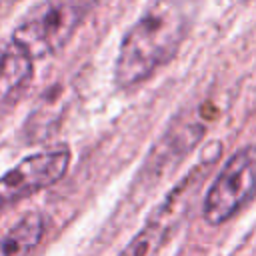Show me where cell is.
I'll return each mask as SVG.
<instances>
[{
	"instance_id": "8992f818",
	"label": "cell",
	"mask_w": 256,
	"mask_h": 256,
	"mask_svg": "<svg viewBox=\"0 0 256 256\" xmlns=\"http://www.w3.org/2000/svg\"><path fill=\"white\" fill-rule=\"evenodd\" d=\"M32 76V58L14 42L0 48V116L20 96Z\"/></svg>"
},
{
	"instance_id": "7a4b0ae2",
	"label": "cell",
	"mask_w": 256,
	"mask_h": 256,
	"mask_svg": "<svg viewBox=\"0 0 256 256\" xmlns=\"http://www.w3.org/2000/svg\"><path fill=\"white\" fill-rule=\"evenodd\" d=\"M98 0H42L12 32V40L32 60L58 52L78 30Z\"/></svg>"
},
{
	"instance_id": "ba28073f",
	"label": "cell",
	"mask_w": 256,
	"mask_h": 256,
	"mask_svg": "<svg viewBox=\"0 0 256 256\" xmlns=\"http://www.w3.org/2000/svg\"><path fill=\"white\" fill-rule=\"evenodd\" d=\"M14 2H18V0H0V8H8V6H12Z\"/></svg>"
},
{
	"instance_id": "277c9868",
	"label": "cell",
	"mask_w": 256,
	"mask_h": 256,
	"mask_svg": "<svg viewBox=\"0 0 256 256\" xmlns=\"http://www.w3.org/2000/svg\"><path fill=\"white\" fill-rule=\"evenodd\" d=\"M212 160L198 164L158 206V210L148 218V222L140 228V232L122 248L118 256H158L160 248L168 240L170 232L176 228L180 218L186 214L194 192L206 178L208 166Z\"/></svg>"
},
{
	"instance_id": "5b68a950",
	"label": "cell",
	"mask_w": 256,
	"mask_h": 256,
	"mask_svg": "<svg viewBox=\"0 0 256 256\" xmlns=\"http://www.w3.org/2000/svg\"><path fill=\"white\" fill-rule=\"evenodd\" d=\"M70 166V150L54 146L22 158L0 176V212L58 182Z\"/></svg>"
},
{
	"instance_id": "52a82bcc",
	"label": "cell",
	"mask_w": 256,
	"mask_h": 256,
	"mask_svg": "<svg viewBox=\"0 0 256 256\" xmlns=\"http://www.w3.org/2000/svg\"><path fill=\"white\" fill-rule=\"evenodd\" d=\"M44 218L38 212L22 216L2 238L0 256H30L44 236Z\"/></svg>"
},
{
	"instance_id": "6da1fadb",
	"label": "cell",
	"mask_w": 256,
	"mask_h": 256,
	"mask_svg": "<svg viewBox=\"0 0 256 256\" xmlns=\"http://www.w3.org/2000/svg\"><path fill=\"white\" fill-rule=\"evenodd\" d=\"M188 22V8L182 0H154L120 42L116 84L132 88L164 66L178 52Z\"/></svg>"
},
{
	"instance_id": "3957f363",
	"label": "cell",
	"mask_w": 256,
	"mask_h": 256,
	"mask_svg": "<svg viewBox=\"0 0 256 256\" xmlns=\"http://www.w3.org/2000/svg\"><path fill=\"white\" fill-rule=\"evenodd\" d=\"M256 196V146L236 150L210 184L202 216L208 224L220 226L234 218Z\"/></svg>"
}]
</instances>
